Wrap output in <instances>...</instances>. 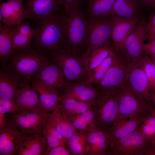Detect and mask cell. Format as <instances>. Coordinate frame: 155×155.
Masks as SVG:
<instances>
[{
    "label": "cell",
    "mask_w": 155,
    "mask_h": 155,
    "mask_svg": "<svg viewBox=\"0 0 155 155\" xmlns=\"http://www.w3.org/2000/svg\"><path fill=\"white\" fill-rule=\"evenodd\" d=\"M86 49L85 55L100 47L113 45L111 17L89 16L87 19Z\"/></svg>",
    "instance_id": "8992f818"
},
{
    "label": "cell",
    "mask_w": 155,
    "mask_h": 155,
    "mask_svg": "<svg viewBox=\"0 0 155 155\" xmlns=\"http://www.w3.org/2000/svg\"><path fill=\"white\" fill-rule=\"evenodd\" d=\"M147 22L141 17L138 23L126 38L123 57L128 63L138 61L144 52V41L148 38Z\"/></svg>",
    "instance_id": "30bf717a"
},
{
    "label": "cell",
    "mask_w": 155,
    "mask_h": 155,
    "mask_svg": "<svg viewBox=\"0 0 155 155\" xmlns=\"http://www.w3.org/2000/svg\"><path fill=\"white\" fill-rule=\"evenodd\" d=\"M22 1H7L0 5V13L3 18V24L6 27H14L27 18V11Z\"/></svg>",
    "instance_id": "ac0fdd59"
},
{
    "label": "cell",
    "mask_w": 155,
    "mask_h": 155,
    "mask_svg": "<svg viewBox=\"0 0 155 155\" xmlns=\"http://www.w3.org/2000/svg\"><path fill=\"white\" fill-rule=\"evenodd\" d=\"M46 146V142L42 135L30 134L22 142L17 155H40Z\"/></svg>",
    "instance_id": "4316f807"
},
{
    "label": "cell",
    "mask_w": 155,
    "mask_h": 155,
    "mask_svg": "<svg viewBox=\"0 0 155 155\" xmlns=\"http://www.w3.org/2000/svg\"><path fill=\"white\" fill-rule=\"evenodd\" d=\"M30 134L23 133L7 121L5 126L0 128V155H17L22 142Z\"/></svg>",
    "instance_id": "7c38bea8"
},
{
    "label": "cell",
    "mask_w": 155,
    "mask_h": 155,
    "mask_svg": "<svg viewBox=\"0 0 155 155\" xmlns=\"http://www.w3.org/2000/svg\"><path fill=\"white\" fill-rule=\"evenodd\" d=\"M50 56L47 65L37 73L35 79L58 91L62 95L69 83L55 61Z\"/></svg>",
    "instance_id": "9a60e30c"
},
{
    "label": "cell",
    "mask_w": 155,
    "mask_h": 155,
    "mask_svg": "<svg viewBox=\"0 0 155 155\" xmlns=\"http://www.w3.org/2000/svg\"><path fill=\"white\" fill-rule=\"evenodd\" d=\"M148 55L150 56L152 61L155 65V56L152 55Z\"/></svg>",
    "instance_id": "bcb514c9"
},
{
    "label": "cell",
    "mask_w": 155,
    "mask_h": 155,
    "mask_svg": "<svg viewBox=\"0 0 155 155\" xmlns=\"http://www.w3.org/2000/svg\"><path fill=\"white\" fill-rule=\"evenodd\" d=\"M24 5L27 19L33 21L58 13L62 6L59 0H27Z\"/></svg>",
    "instance_id": "e0dca14e"
},
{
    "label": "cell",
    "mask_w": 155,
    "mask_h": 155,
    "mask_svg": "<svg viewBox=\"0 0 155 155\" xmlns=\"http://www.w3.org/2000/svg\"><path fill=\"white\" fill-rule=\"evenodd\" d=\"M126 84L137 94L151 103L148 79L140 60L129 63Z\"/></svg>",
    "instance_id": "4fadbf2b"
},
{
    "label": "cell",
    "mask_w": 155,
    "mask_h": 155,
    "mask_svg": "<svg viewBox=\"0 0 155 155\" xmlns=\"http://www.w3.org/2000/svg\"><path fill=\"white\" fill-rule=\"evenodd\" d=\"M42 135L46 142V148L60 145L67 146L66 140L58 132L53 121L48 116L42 128Z\"/></svg>",
    "instance_id": "f1b7e54d"
},
{
    "label": "cell",
    "mask_w": 155,
    "mask_h": 155,
    "mask_svg": "<svg viewBox=\"0 0 155 155\" xmlns=\"http://www.w3.org/2000/svg\"><path fill=\"white\" fill-rule=\"evenodd\" d=\"M144 52L148 55L155 56V40H151L144 45Z\"/></svg>",
    "instance_id": "60d3db41"
},
{
    "label": "cell",
    "mask_w": 155,
    "mask_h": 155,
    "mask_svg": "<svg viewBox=\"0 0 155 155\" xmlns=\"http://www.w3.org/2000/svg\"><path fill=\"white\" fill-rule=\"evenodd\" d=\"M116 53L113 47L104 60L96 67L88 72L87 81L91 84L98 82L111 66Z\"/></svg>",
    "instance_id": "d6a6232c"
},
{
    "label": "cell",
    "mask_w": 155,
    "mask_h": 155,
    "mask_svg": "<svg viewBox=\"0 0 155 155\" xmlns=\"http://www.w3.org/2000/svg\"><path fill=\"white\" fill-rule=\"evenodd\" d=\"M139 131L146 138L150 140L155 136V128L143 123L139 126Z\"/></svg>",
    "instance_id": "f35d334b"
},
{
    "label": "cell",
    "mask_w": 155,
    "mask_h": 155,
    "mask_svg": "<svg viewBox=\"0 0 155 155\" xmlns=\"http://www.w3.org/2000/svg\"><path fill=\"white\" fill-rule=\"evenodd\" d=\"M150 99L151 102L155 107V90L150 92Z\"/></svg>",
    "instance_id": "f6af8a7d"
},
{
    "label": "cell",
    "mask_w": 155,
    "mask_h": 155,
    "mask_svg": "<svg viewBox=\"0 0 155 155\" xmlns=\"http://www.w3.org/2000/svg\"><path fill=\"white\" fill-rule=\"evenodd\" d=\"M128 63L122 56L117 53L108 70L98 82L92 84L100 95H117L121 93L127 86Z\"/></svg>",
    "instance_id": "5b68a950"
},
{
    "label": "cell",
    "mask_w": 155,
    "mask_h": 155,
    "mask_svg": "<svg viewBox=\"0 0 155 155\" xmlns=\"http://www.w3.org/2000/svg\"><path fill=\"white\" fill-rule=\"evenodd\" d=\"M142 6L138 0H116L110 16L125 19L140 18Z\"/></svg>",
    "instance_id": "603a6c76"
},
{
    "label": "cell",
    "mask_w": 155,
    "mask_h": 155,
    "mask_svg": "<svg viewBox=\"0 0 155 155\" xmlns=\"http://www.w3.org/2000/svg\"><path fill=\"white\" fill-rule=\"evenodd\" d=\"M68 119L76 131L88 133L90 122L84 112L71 117Z\"/></svg>",
    "instance_id": "d590c367"
},
{
    "label": "cell",
    "mask_w": 155,
    "mask_h": 155,
    "mask_svg": "<svg viewBox=\"0 0 155 155\" xmlns=\"http://www.w3.org/2000/svg\"><path fill=\"white\" fill-rule=\"evenodd\" d=\"M21 82L5 67L0 71V98L15 100L16 93Z\"/></svg>",
    "instance_id": "cb8c5ba5"
},
{
    "label": "cell",
    "mask_w": 155,
    "mask_h": 155,
    "mask_svg": "<svg viewBox=\"0 0 155 155\" xmlns=\"http://www.w3.org/2000/svg\"><path fill=\"white\" fill-rule=\"evenodd\" d=\"M30 82L46 112L53 111L59 104L61 95L57 90L34 78Z\"/></svg>",
    "instance_id": "7402d4cb"
},
{
    "label": "cell",
    "mask_w": 155,
    "mask_h": 155,
    "mask_svg": "<svg viewBox=\"0 0 155 155\" xmlns=\"http://www.w3.org/2000/svg\"><path fill=\"white\" fill-rule=\"evenodd\" d=\"M17 108L15 100L0 98V115L5 116V114L16 113Z\"/></svg>",
    "instance_id": "8d00e7d4"
},
{
    "label": "cell",
    "mask_w": 155,
    "mask_h": 155,
    "mask_svg": "<svg viewBox=\"0 0 155 155\" xmlns=\"http://www.w3.org/2000/svg\"><path fill=\"white\" fill-rule=\"evenodd\" d=\"M48 116L51 119L58 132L66 140L76 131L69 120L61 111L58 105L51 113L48 114Z\"/></svg>",
    "instance_id": "f546056e"
},
{
    "label": "cell",
    "mask_w": 155,
    "mask_h": 155,
    "mask_svg": "<svg viewBox=\"0 0 155 155\" xmlns=\"http://www.w3.org/2000/svg\"><path fill=\"white\" fill-rule=\"evenodd\" d=\"M48 114L44 111L12 114L8 121L24 133H38L42 135V128Z\"/></svg>",
    "instance_id": "8fae6325"
},
{
    "label": "cell",
    "mask_w": 155,
    "mask_h": 155,
    "mask_svg": "<svg viewBox=\"0 0 155 155\" xmlns=\"http://www.w3.org/2000/svg\"><path fill=\"white\" fill-rule=\"evenodd\" d=\"M113 47V45H105L94 49L87 55H84L87 61L88 72L100 64L108 56Z\"/></svg>",
    "instance_id": "836d02e7"
},
{
    "label": "cell",
    "mask_w": 155,
    "mask_h": 155,
    "mask_svg": "<svg viewBox=\"0 0 155 155\" xmlns=\"http://www.w3.org/2000/svg\"><path fill=\"white\" fill-rule=\"evenodd\" d=\"M140 18L125 19L111 17L112 40L114 47L118 54L123 56L125 41Z\"/></svg>",
    "instance_id": "2e32d148"
},
{
    "label": "cell",
    "mask_w": 155,
    "mask_h": 155,
    "mask_svg": "<svg viewBox=\"0 0 155 155\" xmlns=\"http://www.w3.org/2000/svg\"><path fill=\"white\" fill-rule=\"evenodd\" d=\"M94 102H82L61 96L58 106L63 113L68 119L72 116L85 112L92 106Z\"/></svg>",
    "instance_id": "83f0119b"
},
{
    "label": "cell",
    "mask_w": 155,
    "mask_h": 155,
    "mask_svg": "<svg viewBox=\"0 0 155 155\" xmlns=\"http://www.w3.org/2000/svg\"><path fill=\"white\" fill-rule=\"evenodd\" d=\"M2 0H0V1H1ZM7 0V1H23L25 0Z\"/></svg>",
    "instance_id": "c3c4849f"
},
{
    "label": "cell",
    "mask_w": 155,
    "mask_h": 155,
    "mask_svg": "<svg viewBox=\"0 0 155 155\" xmlns=\"http://www.w3.org/2000/svg\"><path fill=\"white\" fill-rule=\"evenodd\" d=\"M89 16H110L116 0H87Z\"/></svg>",
    "instance_id": "1f68e13d"
},
{
    "label": "cell",
    "mask_w": 155,
    "mask_h": 155,
    "mask_svg": "<svg viewBox=\"0 0 155 155\" xmlns=\"http://www.w3.org/2000/svg\"><path fill=\"white\" fill-rule=\"evenodd\" d=\"M15 100L17 108L16 113L44 111L30 81L23 82L18 88Z\"/></svg>",
    "instance_id": "5bb4252c"
},
{
    "label": "cell",
    "mask_w": 155,
    "mask_h": 155,
    "mask_svg": "<svg viewBox=\"0 0 155 155\" xmlns=\"http://www.w3.org/2000/svg\"><path fill=\"white\" fill-rule=\"evenodd\" d=\"M143 118L139 116L133 115L127 119L128 118L118 116L108 131L111 139L109 148L112 147L118 140L135 131L143 122Z\"/></svg>",
    "instance_id": "d6986e66"
},
{
    "label": "cell",
    "mask_w": 155,
    "mask_h": 155,
    "mask_svg": "<svg viewBox=\"0 0 155 155\" xmlns=\"http://www.w3.org/2000/svg\"><path fill=\"white\" fill-rule=\"evenodd\" d=\"M100 96L97 89L87 82L69 83L61 96L84 102H94Z\"/></svg>",
    "instance_id": "ffe728a7"
},
{
    "label": "cell",
    "mask_w": 155,
    "mask_h": 155,
    "mask_svg": "<svg viewBox=\"0 0 155 155\" xmlns=\"http://www.w3.org/2000/svg\"><path fill=\"white\" fill-rule=\"evenodd\" d=\"M152 146L154 147L155 151V136L152 139Z\"/></svg>",
    "instance_id": "7dc6e473"
},
{
    "label": "cell",
    "mask_w": 155,
    "mask_h": 155,
    "mask_svg": "<svg viewBox=\"0 0 155 155\" xmlns=\"http://www.w3.org/2000/svg\"><path fill=\"white\" fill-rule=\"evenodd\" d=\"M146 7L153 8L155 7V0H138Z\"/></svg>",
    "instance_id": "7bdbcfd3"
},
{
    "label": "cell",
    "mask_w": 155,
    "mask_h": 155,
    "mask_svg": "<svg viewBox=\"0 0 155 155\" xmlns=\"http://www.w3.org/2000/svg\"><path fill=\"white\" fill-rule=\"evenodd\" d=\"M32 45L38 52L49 56L65 46L60 14L58 13L48 16L38 21Z\"/></svg>",
    "instance_id": "6da1fadb"
},
{
    "label": "cell",
    "mask_w": 155,
    "mask_h": 155,
    "mask_svg": "<svg viewBox=\"0 0 155 155\" xmlns=\"http://www.w3.org/2000/svg\"><path fill=\"white\" fill-rule=\"evenodd\" d=\"M120 94L100 95L95 101L96 127L108 131L118 117Z\"/></svg>",
    "instance_id": "9c48e42d"
},
{
    "label": "cell",
    "mask_w": 155,
    "mask_h": 155,
    "mask_svg": "<svg viewBox=\"0 0 155 155\" xmlns=\"http://www.w3.org/2000/svg\"><path fill=\"white\" fill-rule=\"evenodd\" d=\"M66 46L71 50L84 55L86 49L87 25L83 13L82 3L61 14Z\"/></svg>",
    "instance_id": "3957f363"
},
{
    "label": "cell",
    "mask_w": 155,
    "mask_h": 155,
    "mask_svg": "<svg viewBox=\"0 0 155 155\" xmlns=\"http://www.w3.org/2000/svg\"><path fill=\"white\" fill-rule=\"evenodd\" d=\"M40 155H71L67 146L60 145L51 148H45Z\"/></svg>",
    "instance_id": "74e56055"
},
{
    "label": "cell",
    "mask_w": 155,
    "mask_h": 155,
    "mask_svg": "<svg viewBox=\"0 0 155 155\" xmlns=\"http://www.w3.org/2000/svg\"><path fill=\"white\" fill-rule=\"evenodd\" d=\"M88 133L76 131L66 140V145L71 155H88L89 147L86 138Z\"/></svg>",
    "instance_id": "4dcf8cb0"
},
{
    "label": "cell",
    "mask_w": 155,
    "mask_h": 155,
    "mask_svg": "<svg viewBox=\"0 0 155 155\" xmlns=\"http://www.w3.org/2000/svg\"><path fill=\"white\" fill-rule=\"evenodd\" d=\"M148 38L149 40H155V30H152L147 31Z\"/></svg>",
    "instance_id": "ee69618b"
},
{
    "label": "cell",
    "mask_w": 155,
    "mask_h": 155,
    "mask_svg": "<svg viewBox=\"0 0 155 155\" xmlns=\"http://www.w3.org/2000/svg\"><path fill=\"white\" fill-rule=\"evenodd\" d=\"M155 109L152 103L147 102L127 86L120 94L118 116L128 118L133 115L143 118Z\"/></svg>",
    "instance_id": "ba28073f"
},
{
    "label": "cell",
    "mask_w": 155,
    "mask_h": 155,
    "mask_svg": "<svg viewBox=\"0 0 155 155\" xmlns=\"http://www.w3.org/2000/svg\"><path fill=\"white\" fill-rule=\"evenodd\" d=\"M146 28L147 31L155 30V12L149 16L148 21L147 22Z\"/></svg>",
    "instance_id": "b9f144b4"
},
{
    "label": "cell",
    "mask_w": 155,
    "mask_h": 155,
    "mask_svg": "<svg viewBox=\"0 0 155 155\" xmlns=\"http://www.w3.org/2000/svg\"><path fill=\"white\" fill-rule=\"evenodd\" d=\"M146 76L150 92L155 90V65L149 55L145 52L140 59Z\"/></svg>",
    "instance_id": "e575fe53"
},
{
    "label": "cell",
    "mask_w": 155,
    "mask_h": 155,
    "mask_svg": "<svg viewBox=\"0 0 155 155\" xmlns=\"http://www.w3.org/2000/svg\"><path fill=\"white\" fill-rule=\"evenodd\" d=\"M49 56L60 67L68 82L72 83L87 81L88 63L84 55L65 47Z\"/></svg>",
    "instance_id": "277c9868"
},
{
    "label": "cell",
    "mask_w": 155,
    "mask_h": 155,
    "mask_svg": "<svg viewBox=\"0 0 155 155\" xmlns=\"http://www.w3.org/2000/svg\"><path fill=\"white\" fill-rule=\"evenodd\" d=\"M63 7V12L68 11L71 9L76 5L82 3V0H59Z\"/></svg>",
    "instance_id": "ab89813d"
},
{
    "label": "cell",
    "mask_w": 155,
    "mask_h": 155,
    "mask_svg": "<svg viewBox=\"0 0 155 155\" xmlns=\"http://www.w3.org/2000/svg\"><path fill=\"white\" fill-rule=\"evenodd\" d=\"M50 58L38 52L31 45L13 51L5 67L21 82L30 81L47 65Z\"/></svg>",
    "instance_id": "7a4b0ae2"
},
{
    "label": "cell",
    "mask_w": 155,
    "mask_h": 155,
    "mask_svg": "<svg viewBox=\"0 0 155 155\" xmlns=\"http://www.w3.org/2000/svg\"><path fill=\"white\" fill-rule=\"evenodd\" d=\"M88 155H107L111 144L108 132L96 127L89 130L86 138Z\"/></svg>",
    "instance_id": "44dd1931"
},
{
    "label": "cell",
    "mask_w": 155,
    "mask_h": 155,
    "mask_svg": "<svg viewBox=\"0 0 155 155\" xmlns=\"http://www.w3.org/2000/svg\"><path fill=\"white\" fill-rule=\"evenodd\" d=\"M13 28L5 26L0 23V61L2 67L7 66L13 51Z\"/></svg>",
    "instance_id": "484cf974"
},
{
    "label": "cell",
    "mask_w": 155,
    "mask_h": 155,
    "mask_svg": "<svg viewBox=\"0 0 155 155\" xmlns=\"http://www.w3.org/2000/svg\"><path fill=\"white\" fill-rule=\"evenodd\" d=\"M34 30L29 22L23 21L13 28L12 41L13 51L22 49L32 45Z\"/></svg>",
    "instance_id": "d4e9b609"
},
{
    "label": "cell",
    "mask_w": 155,
    "mask_h": 155,
    "mask_svg": "<svg viewBox=\"0 0 155 155\" xmlns=\"http://www.w3.org/2000/svg\"><path fill=\"white\" fill-rule=\"evenodd\" d=\"M152 139L145 137L137 128L117 141L109 148L107 155H155Z\"/></svg>",
    "instance_id": "52a82bcc"
}]
</instances>
